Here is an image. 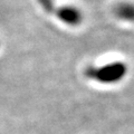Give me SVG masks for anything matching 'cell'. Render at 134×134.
Listing matches in <instances>:
<instances>
[{"label":"cell","instance_id":"obj_1","mask_svg":"<svg viewBox=\"0 0 134 134\" xmlns=\"http://www.w3.org/2000/svg\"><path fill=\"white\" fill-rule=\"evenodd\" d=\"M85 76L100 84H115L121 82L127 74V66L123 62H112L98 67H87Z\"/></svg>","mask_w":134,"mask_h":134},{"label":"cell","instance_id":"obj_2","mask_svg":"<svg viewBox=\"0 0 134 134\" xmlns=\"http://www.w3.org/2000/svg\"><path fill=\"white\" fill-rule=\"evenodd\" d=\"M53 15H55L62 23H64L69 27H77L84 20L83 11L78 7L72 5H66L60 7L56 6Z\"/></svg>","mask_w":134,"mask_h":134},{"label":"cell","instance_id":"obj_3","mask_svg":"<svg viewBox=\"0 0 134 134\" xmlns=\"http://www.w3.org/2000/svg\"><path fill=\"white\" fill-rule=\"evenodd\" d=\"M114 16L125 23H134V2H120L113 9Z\"/></svg>","mask_w":134,"mask_h":134},{"label":"cell","instance_id":"obj_4","mask_svg":"<svg viewBox=\"0 0 134 134\" xmlns=\"http://www.w3.org/2000/svg\"><path fill=\"white\" fill-rule=\"evenodd\" d=\"M38 2L45 12L53 15L54 9L56 8V5L54 3V0H38Z\"/></svg>","mask_w":134,"mask_h":134}]
</instances>
